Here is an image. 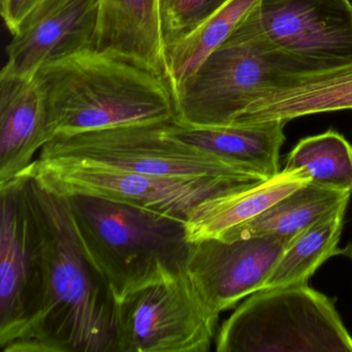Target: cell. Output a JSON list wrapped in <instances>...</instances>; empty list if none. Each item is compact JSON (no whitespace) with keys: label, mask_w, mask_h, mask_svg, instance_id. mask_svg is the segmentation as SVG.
Segmentation results:
<instances>
[{"label":"cell","mask_w":352,"mask_h":352,"mask_svg":"<svg viewBox=\"0 0 352 352\" xmlns=\"http://www.w3.org/2000/svg\"><path fill=\"white\" fill-rule=\"evenodd\" d=\"M80 241L116 300L186 271L184 220L91 195L65 197Z\"/></svg>","instance_id":"3"},{"label":"cell","mask_w":352,"mask_h":352,"mask_svg":"<svg viewBox=\"0 0 352 352\" xmlns=\"http://www.w3.org/2000/svg\"><path fill=\"white\" fill-rule=\"evenodd\" d=\"M340 254L344 255L352 261V240L349 241L343 249H340Z\"/></svg>","instance_id":"24"},{"label":"cell","mask_w":352,"mask_h":352,"mask_svg":"<svg viewBox=\"0 0 352 352\" xmlns=\"http://www.w3.org/2000/svg\"><path fill=\"white\" fill-rule=\"evenodd\" d=\"M346 209L340 208L296 234L286 245L263 289L308 284L325 261L340 254Z\"/></svg>","instance_id":"19"},{"label":"cell","mask_w":352,"mask_h":352,"mask_svg":"<svg viewBox=\"0 0 352 352\" xmlns=\"http://www.w3.org/2000/svg\"><path fill=\"white\" fill-rule=\"evenodd\" d=\"M228 1L230 0H160L164 47L166 48L184 38Z\"/></svg>","instance_id":"22"},{"label":"cell","mask_w":352,"mask_h":352,"mask_svg":"<svg viewBox=\"0 0 352 352\" xmlns=\"http://www.w3.org/2000/svg\"><path fill=\"white\" fill-rule=\"evenodd\" d=\"M220 314L186 271L117 300L115 352H208Z\"/></svg>","instance_id":"8"},{"label":"cell","mask_w":352,"mask_h":352,"mask_svg":"<svg viewBox=\"0 0 352 352\" xmlns=\"http://www.w3.org/2000/svg\"><path fill=\"white\" fill-rule=\"evenodd\" d=\"M34 78L46 104L51 140L176 119L174 96L164 77L96 48L44 65Z\"/></svg>","instance_id":"2"},{"label":"cell","mask_w":352,"mask_h":352,"mask_svg":"<svg viewBox=\"0 0 352 352\" xmlns=\"http://www.w3.org/2000/svg\"><path fill=\"white\" fill-rule=\"evenodd\" d=\"M0 347L34 319L42 298V232L25 175L0 185Z\"/></svg>","instance_id":"9"},{"label":"cell","mask_w":352,"mask_h":352,"mask_svg":"<svg viewBox=\"0 0 352 352\" xmlns=\"http://www.w3.org/2000/svg\"><path fill=\"white\" fill-rule=\"evenodd\" d=\"M173 123H139L61 135L47 143L36 158H77L170 178L267 180L177 137Z\"/></svg>","instance_id":"6"},{"label":"cell","mask_w":352,"mask_h":352,"mask_svg":"<svg viewBox=\"0 0 352 352\" xmlns=\"http://www.w3.org/2000/svg\"><path fill=\"white\" fill-rule=\"evenodd\" d=\"M261 0H230L184 38L164 51L166 78L173 96L219 47Z\"/></svg>","instance_id":"20"},{"label":"cell","mask_w":352,"mask_h":352,"mask_svg":"<svg viewBox=\"0 0 352 352\" xmlns=\"http://www.w3.org/2000/svg\"><path fill=\"white\" fill-rule=\"evenodd\" d=\"M24 175L59 195H84L151 210L186 221L199 204L255 181L170 178L77 158H36Z\"/></svg>","instance_id":"7"},{"label":"cell","mask_w":352,"mask_h":352,"mask_svg":"<svg viewBox=\"0 0 352 352\" xmlns=\"http://www.w3.org/2000/svg\"><path fill=\"white\" fill-rule=\"evenodd\" d=\"M292 239L263 236L192 243L186 272L206 302L221 314L263 289Z\"/></svg>","instance_id":"11"},{"label":"cell","mask_w":352,"mask_h":352,"mask_svg":"<svg viewBox=\"0 0 352 352\" xmlns=\"http://www.w3.org/2000/svg\"><path fill=\"white\" fill-rule=\"evenodd\" d=\"M345 110H352V65L312 74L287 86L261 90L232 124L289 122L309 115Z\"/></svg>","instance_id":"15"},{"label":"cell","mask_w":352,"mask_h":352,"mask_svg":"<svg viewBox=\"0 0 352 352\" xmlns=\"http://www.w3.org/2000/svg\"><path fill=\"white\" fill-rule=\"evenodd\" d=\"M351 195L310 182L216 240L232 242L263 236L294 238L317 220L347 207Z\"/></svg>","instance_id":"18"},{"label":"cell","mask_w":352,"mask_h":352,"mask_svg":"<svg viewBox=\"0 0 352 352\" xmlns=\"http://www.w3.org/2000/svg\"><path fill=\"white\" fill-rule=\"evenodd\" d=\"M246 19L272 49L315 71L352 65L350 0H261Z\"/></svg>","instance_id":"10"},{"label":"cell","mask_w":352,"mask_h":352,"mask_svg":"<svg viewBox=\"0 0 352 352\" xmlns=\"http://www.w3.org/2000/svg\"><path fill=\"white\" fill-rule=\"evenodd\" d=\"M51 141L44 96L36 78L3 67L0 74V185L28 172Z\"/></svg>","instance_id":"13"},{"label":"cell","mask_w":352,"mask_h":352,"mask_svg":"<svg viewBox=\"0 0 352 352\" xmlns=\"http://www.w3.org/2000/svg\"><path fill=\"white\" fill-rule=\"evenodd\" d=\"M284 168L304 170L315 184L352 193V146L333 129L300 140Z\"/></svg>","instance_id":"21"},{"label":"cell","mask_w":352,"mask_h":352,"mask_svg":"<svg viewBox=\"0 0 352 352\" xmlns=\"http://www.w3.org/2000/svg\"><path fill=\"white\" fill-rule=\"evenodd\" d=\"M96 49L164 78L160 0H100Z\"/></svg>","instance_id":"14"},{"label":"cell","mask_w":352,"mask_h":352,"mask_svg":"<svg viewBox=\"0 0 352 352\" xmlns=\"http://www.w3.org/2000/svg\"><path fill=\"white\" fill-rule=\"evenodd\" d=\"M217 352H352L333 298L308 284L249 296L220 325Z\"/></svg>","instance_id":"5"},{"label":"cell","mask_w":352,"mask_h":352,"mask_svg":"<svg viewBox=\"0 0 352 352\" xmlns=\"http://www.w3.org/2000/svg\"><path fill=\"white\" fill-rule=\"evenodd\" d=\"M28 178L42 232V298L3 352H115L117 300L80 241L67 197Z\"/></svg>","instance_id":"1"},{"label":"cell","mask_w":352,"mask_h":352,"mask_svg":"<svg viewBox=\"0 0 352 352\" xmlns=\"http://www.w3.org/2000/svg\"><path fill=\"white\" fill-rule=\"evenodd\" d=\"M311 182L302 170H285L243 188L206 199L189 214L186 234L190 243L219 239L249 221L283 197Z\"/></svg>","instance_id":"16"},{"label":"cell","mask_w":352,"mask_h":352,"mask_svg":"<svg viewBox=\"0 0 352 352\" xmlns=\"http://www.w3.org/2000/svg\"><path fill=\"white\" fill-rule=\"evenodd\" d=\"M48 0H0L1 16L8 30L16 34L34 11Z\"/></svg>","instance_id":"23"},{"label":"cell","mask_w":352,"mask_h":352,"mask_svg":"<svg viewBox=\"0 0 352 352\" xmlns=\"http://www.w3.org/2000/svg\"><path fill=\"white\" fill-rule=\"evenodd\" d=\"M320 73L272 49L246 17L175 94L178 124L230 125L259 91Z\"/></svg>","instance_id":"4"},{"label":"cell","mask_w":352,"mask_h":352,"mask_svg":"<svg viewBox=\"0 0 352 352\" xmlns=\"http://www.w3.org/2000/svg\"><path fill=\"white\" fill-rule=\"evenodd\" d=\"M286 124L285 121L273 120L191 127L174 122L173 131L188 143L270 179L281 172L280 151L286 140Z\"/></svg>","instance_id":"17"},{"label":"cell","mask_w":352,"mask_h":352,"mask_svg":"<svg viewBox=\"0 0 352 352\" xmlns=\"http://www.w3.org/2000/svg\"><path fill=\"white\" fill-rule=\"evenodd\" d=\"M100 0H48L14 34L5 67L34 78L44 65L96 48Z\"/></svg>","instance_id":"12"}]
</instances>
